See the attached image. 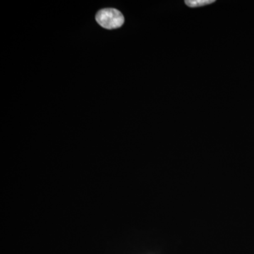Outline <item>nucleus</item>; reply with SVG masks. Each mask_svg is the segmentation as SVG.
I'll use <instances>...</instances> for the list:
<instances>
[{
  "mask_svg": "<svg viewBox=\"0 0 254 254\" xmlns=\"http://www.w3.org/2000/svg\"><path fill=\"white\" fill-rule=\"evenodd\" d=\"M97 22L106 29H115L121 27L125 23V18L119 10L107 8L100 10L95 16Z\"/></svg>",
  "mask_w": 254,
  "mask_h": 254,
  "instance_id": "f257e3e1",
  "label": "nucleus"
},
{
  "mask_svg": "<svg viewBox=\"0 0 254 254\" xmlns=\"http://www.w3.org/2000/svg\"><path fill=\"white\" fill-rule=\"evenodd\" d=\"M215 2L214 0H190V1H185L187 6L190 7H200V6H205V5L210 4Z\"/></svg>",
  "mask_w": 254,
  "mask_h": 254,
  "instance_id": "f03ea898",
  "label": "nucleus"
}]
</instances>
